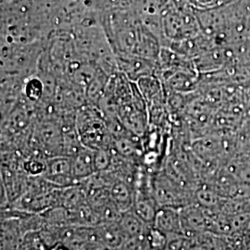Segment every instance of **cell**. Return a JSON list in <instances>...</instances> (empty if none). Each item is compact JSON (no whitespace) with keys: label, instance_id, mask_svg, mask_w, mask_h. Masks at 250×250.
<instances>
[{"label":"cell","instance_id":"cell-1","mask_svg":"<svg viewBox=\"0 0 250 250\" xmlns=\"http://www.w3.org/2000/svg\"><path fill=\"white\" fill-rule=\"evenodd\" d=\"M76 127L83 146L93 150L112 149L113 137L99 107L85 103L76 112Z\"/></svg>","mask_w":250,"mask_h":250},{"label":"cell","instance_id":"cell-2","mask_svg":"<svg viewBox=\"0 0 250 250\" xmlns=\"http://www.w3.org/2000/svg\"><path fill=\"white\" fill-rule=\"evenodd\" d=\"M151 194L159 208H183L194 204L195 191L185 188L161 169L152 172L150 178Z\"/></svg>","mask_w":250,"mask_h":250},{"label":"cell","instance_id":"cell-3","mask_svg":"<svg viewBox=\"0 0 250 250\" xmlns=\"http://www.w3.org/2000/svg\"><path fill=\"white\" fill-rule=\"evenodd\" d=\"M43 177L54 187L62 189L77 184L72 174V158L64 155L46 158Z\"/></svg>","mask_w":250,"mask_h":250},{"label":"cell","instance_id":"cell-4","mask_svg":"<svg viewBox=\"0 0 250 250\" xmlns=\"http://www.w3.org/2000/svg\"><path fill=\"white\" fill-rule=\"evenodd\" d=\"M62 244L69 250H92L100 246L95 227H67Z\"/></svg>","mask_w":250,"mask_h":250},{"label":"cell","instance_id":"cell-5","mask_svg":"<svg viewBox=\"0 0 250 250\" xmlns=\"http://www.w3.org/2000/svg\"><path fill=\"white\" fill-rule=\"evenodd\" d=\"M153 227L164 232L168 236L169 235H185L180 208H169V207L160 208L155 217Z\"/></svg>","mask_w":250,"mask_h":250},{"label":"cell","instance_id":"cell-6","mask_svg":"<svg viewBox=\"0 0 250 250\" xmlns=\"http://www.w3.org/2000/svg\"><path fill=\"white\" fill-rule=\"evenodd\" d=\"M72 168L73 177L77 184L97 173L95 166V150L83 146L72 157Z\"/></svg>","mask_w":250,"mask_h":250},{"label":"cell","instance_id":"cell-7","mask_svg":"<svg viewBox=\"0 0 250 250\" xmlns=\"http://www.w3.org/2000/svg\"><path fill=\"white\" fill-rule=\"evenodd\" d=\"M95 230L99 245L111 250H119L126 239L119 223H101Z\"/></svg>","mask_w":250,"mask_h":250},{"label":"cell","instance_id":"cell-8","mask_svg":"<svg viewBox=\"0 0 250 250\" xmlns=\"http://www.w3.org/2000/svg\"><path fill=\"white\" fill-rule=\"evenodd\" d=\"M119 224L126 238L146 236L153 226L146 223L141 217L135 213L133 208L123 213Z\"/></svg>","mask_w":250,"mask_h":250},{"label":"cell","instance_id":"cell-9","mask_svg":"<svg viewBox=\"0 0 250 250\" xmlns=\"http://www.w3.org/2000/svg\"><path fill=\"white\" fill-rule=\"evenodd\" d=\"M109 194L111 200L123 213L133 208L134 189L131 184L122 180H116L109 188Z\"/></svg>","mask_w":250,"mask_h":250},{"label":"cell","instance_id":"cell-10","mask_svg":"<svg viewBox=\"0 0 250 250\" xmlns=\"http://www.w3.org/2000/svg\"><path fill=\"white\" fill-rule=\"evenodd\" d=\"M45 94V83L37 73L27 78L22 90V98L27 102L37 105L42 101Z\"/></svg>","mask_w":250,"mask_h":250},{"label":"cell","instance_id":"cell-11","mask_svg":"<svg viewBox=\"0 0 250 250\" xmlns=\"http://www.w3.org/2000/svg\"><path fill=\"white\" fill-rule=\"evenodd\" d=\"M46 168V158L31 155L26 158H23L21 170L26 174L29 178L43 177Z\"/></svg>","mask_w":250,"mask_h":250},{"label":"cell","instance_id":"cell-12","mask_svg":"<svg viewBox=\"0 0 250 250\" xmlns=\"http://www.w3.org/2000/svg\"><path fill=\"white\" fill-rule=\"evenodd\" d=\"M114 156L112 149H98L95 150V166L97 172H103L109 169Z\"/></svg>","mask_w":250,"mask_h":250},{"label":"cell","instance_id":"cell-13","mask_svg":"<svg viewBox=\"0 0 250 250\" xmlns=\"http://www.w3.org/2000/svg\"><path fill=\"white\" fill-rule=\"evenodd\" d=\"M146 239L151 250H163L168 243V236L152 226L146 234Z\"/></svg>","mask_w":250,"mask_h":250},{"label":"cell","instance_id":"cell-14","mask_svg":"<svg viewBox=\"0 0 250 250\" xmlns=\"http://www.w3.org/2000/svg\"><path fill=\"white\" fill-rule=\"evenodd\" d=\"M244 248H246L248 250H250V242H248V243L245 245V247H244Z\"/></svg>","mask_w":250,"mask_h":250},{"label":"cell","instance_id":"cell-15","mask_svg":"<svg viewBox=\"0 0 250 250\" xmlns=\"http://www.w3.org/2000/svg\"><path fill=\"white\" fill-rule=\"evenodd\" d=\"M247 153H249V154H250V152H247Z\"/></svg>","mask_w":250,"mask_h":250}]
</instances>
